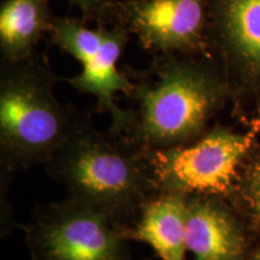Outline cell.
Returning <instances> with one entry per match:
<instances>
[{"label": "cell", "mask_w": 260, "mask_h": 260, "mask_svg": "<svg viewBox=\"0 0 260 260\" xmlns=\"http://www.w3.org/2000/svg\"><path fill=\"white\" fill-rule=\"evenodd\" d=\"M134 102L124 133L118 136L140 153L183 146L207 132L228 96L229 84L212 54L153 56L144 71L129 70Z\"/></svg>", "instance_id": "1"}, {"label": "cell", "mask_w": 260, "mask_h": 260, "mask_svg": "<svg viewBox=\"0 0 260 260\" xmlns=\"http://www.w3.org/2000/svg\"><path fill=\"white\" fill-rule=\"evenodd\" d=\"M46 169L68 197L118 223L141 210L157 190L144 155L122 140L98 132L82 113Z\"/></svg>", "instance_id": "2"}, {"label": "cell", "mask_w": 260, "mask_h": 260, "mask_svg": "<svg viewBox=\"0 0 260 260\" xmlns=\"http://www.w3.org/2000/svg\"><path fill=\"white\" fill-rule=\"evenodd\" d=\"M57 77L38 54L0 67V153L6 169L46 165L81 113L54 95Z\"/></svg>", "instance_id": "3"}, {"label": "cell", "mask_w": 260, "mask_h": 260, "mask_svg": "<svg viewBox=\"0 0 260 260\" xmlns=\"http://www.w3.org/2000/svg\"><path fill=\"white\" fill-rule=\"evenodd\" d=\"M256 129L236 133L214 126L190 144L141 153L160 193L228 195L254 147Z\"/></svg>", "instance_id": "4"}, {"label": "cell", "mask_w": 260, "mask_h": 260, "mask_svg": "<svg viewBox=\"0 0 260 260\" xmlns=\"http://www.w3.org/2000/svg\"><path fill=\"white\" fill-rule=\"evenodd\" d=\"M117 220L68 197L39 207L25 228L32 260H133Z\"/></svg>", "instance_id": "5"}, {"label": "cell", "mask_w": 260, "mask_h": 260, "mask_svg": "<svg viewBox=\"0 0 260 260\" xmlns=\"http://www.w3.org/2000/svg\"><path fill=\"white\" fill-rule=\"evenodd\" d=\"M98 23L135 35L152 56L210 53L207 0H107Z\"/></svg>", "instance_id": "6"}, {"label": "cell", "mask_w": 260, "mask_h": 260, "mask_svg": "<svg viewBox=\"0 0 260 260\" xmlns=\"http://www.w3.org/2000/svg\"><path fill=\"white\" fill-rule=\"evenodd\" d=\"M209 48L232 95L260 94V0H207Z\"/></svg>", "instance_id": "7"}, {"label": "cell", "mask_w": 260, "mask_h": 260, "mask_svg": "<svg viewBox=\"0 0 260 260\" xmlns=\"http://www.w3.org/2000/svg\"><path fill=\"white\" fill-rule=\"evenodd\" d=\"M107 25L100 50L82 64L77 76L63 79L80 93L92 94L96 98V111L106 112L111 117L109 135L121 136L130 122V110L121 109L115 96L118 92L128 95L133 88L129 73L118 70L117 63L130 40V34L117 25Z\"/></svg>", "instance_id": "8"}, {"label": "cell", "mask_w": 260, "mask_h": 260, "mask_svg": "<svg viewBox=\"0 0 260 260\" xmlns=\"http://www.w3.org/2000/svg\"><path fill=\"white\" fill-rule=\"evenodd\" d=\"M187 249L194 260H245L241 226L218 197H188Z\"/></svg>", "instance_id": "9"}, {"label": "cell", "mask_w": 260, "mask_h": 260, "mask_svg": "<svg viewBox=\"0 0 260 260\" xmlns=\"http://www.w3.org/2000/svg\"><path fill=\"white\" fill-rule=\"evenodd\" d=\"M187 195L159 193L144 205L134 228H124L128 241L144 242L161 260H187Z\"/></svg>", "instance_id": "10"}, {"label": "cell", "mask_w": 260, "mask_h": 260, "mask_svg": "<svg viewBox=\"0 0 260 260\" xmlns=\"http://www.w3.org/2000/svg\"><path fill=\"white\" fill-rule=\"evenodd\" d=\"M53 19L50 0H3L0 5L3 63L34 56L39 41L50 32Z\"/></svg>", "instance_id": "11"}, {"label": "cell", "mask_w": 260, "mask_h": 260, "mask_svg": "<svg viewBox=\"0 0 260 260\" xmlns=\"http://www.w3.org/2000/svg\"><path fill=\"white\" fill-rule=\"evenodd\" d=\"M106 30L105 23H96V28L92 29L83 18L54 16L48 37L52 45L83 64L100 50Z\"/></svg>", "instance_id": "12"}, {"label": "cell", "mask_w": 260, "mask_h": 260, "mask_svg": "<svg viewBox=\"0 0 260 260\" xmlns=\"http://www.w3.org/2000/svg\"><path fill=\"white\" fill-rule=\"evenodd\" d=\"M245 197L252 213L260 222V155L251 162L245 175Z\"/></svg>", "instance_id": "13"}, {"label": "cell", "mask_w": 260, "mask_h": 260, "mask_svg": "<svg viewBox=\"0 0 260 260\" xmlns=\"http://www.w3.org/2000/svg\"><path fill=\"white\" fill-rule=\"evenodd\" d=\"M69 2L82 11V18L84 21H95L96 23L102 19L107 4V0H69Z\"/></svg>", "instance_id": "14"}, {"label": "cell", "mask_w": 260, "mask_h": 260, "mask_svg": "<svg viewBox=\"0 0 260 260\" xmlns=\"http://www.w3.org/2000/svg\"><path fill=\"white\" fill-rule=\"evenodd\" d=\"M249 260H260V248L258 249V251H255L253 254L251 255V258H249Z\"/></svg>", "instance_id": "15"}]
</instances>
